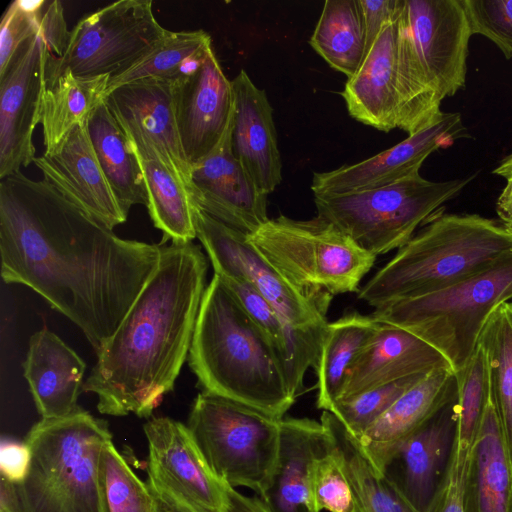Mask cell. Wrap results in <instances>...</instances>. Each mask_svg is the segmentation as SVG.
Segmentation results:
<instances>
[{
	"instance_id": "obj_1",
	"label": "cell",
	"mask_w": 512,
	"mask_h": 512,
	"mask_svg": "<svg viewBox=\"0 0 512 512\" xmlns=\"http://www.w3.org/2000/svg\"><path fill=\"white\" fill-rule=\"evenodd\" d=\"M160 244L122 239L46 180L0 179L1 276L28 286L97 351L157 269Z\"/></svg>"
},
{
	"instance_id": "obj_2",
	"label": "cell",
	"mask_w": 512,
	"mask_h": 512,
	"mask_svg": "<svg viewBox=\"0 0 512 512\" xmlns=\"http://www.w3.org/2000/svg\"><path fill=\"white\" fill-rule=\"evenodd\" d=\"M208 261L193 242L161 245L157 269L113 335L96 351L83 384L101 414L151 416L189 355Z\"/></svg>"
},
{
	"instance_id": "obj_3",
	"label": "cell",
	"mask_w": 512,
	"mask_h": 512,
	"mask_svg": "<svg viewBox=\"0 0 512 512\" xmlns=\"http://www.w3.org/2000/svg\"><path fill=\"white\" fill-rule=\"evenodd\" d=\"M188 363L203 391L274 418L296 400L284 359L217 274L202 298Z\"/></svg>"
},
{
	"instance_id": "obj_4",
	"label": "cell",
	"mask_w": 512,
	"mask_h": 512,
	"mask_svg": "<svg viewBox=\"0 0 512 512\" xmlns=\"http://www.w3.org/2000/svg\"><path fill=\"white\" fill-rule=\"evenodd\" d=\"M112 440L107 421L78 407L60 418H42L25 443L30 462L24 479L1 477L5 512H106L101 463Z\"/></svg>"
},
{
	"instance_id": "obj_5",
	"label": "cell",
	"mask_w": 512,
	"mask_h": 512,
	"mask_svg": "<svg viewBox=\"0 0 512 512\" xmlns=\"http://www.w3.org/2000/svg\"><path fill=\"white\" fill-rule=\"evenodd\" d=\"M512 249V234L491 218L444 213L419 231L358 291L376 308L446 288L486 268Z\"/></svg>"
},
{
	"instance_id": "obj_6",
	"label": "cell",
	"mask_w": 512,
	"mask_h": 512,
	"mask_svg": "<svg viewBox=\"0 0 512 512\" xmlns=\"http://www.w3.org/2000/svg\"><path fill=\"white\" fill-rule=\"evenodd\" d=\"M471 36L462 0H403L397 60L403 126L428 125L443 99L465 89Z\"/></svg>"
},
{
	"instance_id": "obj_7",
	"label": "cell",
	"mask_w": 512,
	"mask_h": 512,
	"mask_svg": "<svg viewBox=\"0 0 512 512\" xmlns=\"http://www.w3.org/2000/svg\"><path fill=\"white\" fill-rule=\"evenodd\" d=\"M192 211L196 237L207 252L214 273L248 282L278 314L287 337L289 383L297 397L305 373L316 366L333 296L297 286L261 254L247 234L194 204Z\"/></svg>"
},
{
	"instance_id": "obj_8",
	"label": "cell",
	"mask_w": 512,
	"mask_h": 512,
	"mask_svg": "<svg viewBox=\"0 0 512 512\" xmlns=\"http://www.w3.org/2000/svg\"><path fill=\"white\" fill-rule=\"evenodd\" d=\"M512 299V249L486 268L441 290L374 308L372 317L407 329L438 350L454 373L478 345L491 312Z\"/></svg>"
},
{
	"instance_id": "obj_9",
	"label": "cell",
	"mask_w": 512,
	"mask_h": 512,
	"mask_svg": "<svg viewBox=\"0 0 512 512\" xmlns=\"http://www.w3.org/2000/svg\"><path fill=\"white\" fill-rule=\"evenodd\" d=\"M474 176L435 182L417 172L376 189L314 195V203L318 217L377 257L405 245Z\"/></svg>"
},
{
	"instance_id": "obj_10",
	"label": "cell",
	"mask_w": 512,
	"mask_h": 512,
	"mask_svg": "<svg viewBox=\"0 0 512 512\" xmlns=\"http://www.w3.org/2000/svg\"><path fill=\"white\" fill-rule=\"evenodd\" d=\"M281 420L202 390L193 401L187 427L218 479L259 496L276 463Z\"/></svg>"
},
{
	"instance_id": "obj_11",
	"label": "cell",
	"mask_w": 512,
	"mask_h": 512,
	"mask_svg": "<svg viewBox=\"0 0 512 512\" xmlns=\"http://www.w3.org/2000/svg\"><path fill=\"white\" fill-rule=\"evenodd\" d=\"M248 238L294 284L332 296L358 292L376 260L375 255L318 216L296 220L280 215Z\"/></svg>"
},
{
	"instance_id": "obj_12",
	"label": "cell",
	"mask_w": 512,
	"mask_h": 512,
	"mask_svg": "<svg viewBox=\"0 0 512 512\" xmlns=\"http://www.w3.org/2000/svg\"><path fill=\"white\" fill-rule=\"evenodd\" d=\"M151 0H120L82 17L59 57L49 56L46 87L65 72L78 77L118 75L139 61L168 32Z\"/></svg>"
},
{
	"instance_id": "obj_13",
	"label": "cell",
	"mask_w": 512,
	"mask_h": 512,
	"mask_svg": "<svg viewBox=\"0 0 512 512\" xmlns=\"http://www.w3.org/2000/svg\"><path fill=\"white\" fill-rule=\"evenodd\" d=\"M50 55L38 32L19 47L0 74V179L21 171L36 158L33 134L41 123Z\"/></svg>"
},
{
	"instance_id": "obj_14",
	"label": "cell",
	"mask_w": 512,
	"mask_h": 512,
	"mask_svg": "<svg viewBox=\"0 0 512 512\" xmlns=\"http://www.w3.org/2000/svg\"><path fill=\"white\" fill-rule=\"evenodd\" d=\"M463 138H471V135L461 114L442 112L426 128L368 159L314 173L311 190L314 195L346 194L393 184L420 172L430 154Z\"/></svg>"
},
{
	"instance_id": "obj_15",
	"label": "cell",
	"mask_w": 512,
	"mask_h": 512,
	"mask_svg": "<svg viewBox=\"0 0 512 512\" xmlns=\"http://www.w3.org/2000/svg\"><path fill=\"white\" fill-rule=\"evenodd\" d=\"M233 114L215 148L191 165L189 195L194 205L247 235L268 220L267 197L235 157L231 133Z\"/></svg>"
},
{
	"instance_id": "obj_16",
	"label": "cell",
	"mask_w": 512,
	"mask_h": 512,
	"mask_svg": "<svg viewBox=\"0 0 512 512\" xmlns=\"http://www.w3.org/2000/svg\"><path fill=\"white\" fill-rule=\"evenodd\" d=\"M457 436V396L407 437L382 472L418 512H429L449 476Z\"/></svg>"
},
{
	"instance_id": "obj_17",
	"label": "cell",
	"mask_w": 512,
	"mask_h": 512,
	"mask_svg": "<svg viewBox=\"0 0 512 512\" xmlns=\"http://www.w3.org/2000/svg\"><path fill=\"white\" fill-rule=\"evenodd\" d=\"M143 429L148 475L208 512H223L226 484L207 465L187 425L170 417H153Z\"/></svg>"
},
{
	"instance_id": "obj_18",
	"label": "cell",
	"mask_w": 512,
	"mask_h": 512,
	"mask_svg": "<svg viewBox=\"0 0 512 512\" xmlns=\"http://www.w3.org/2000/svg\"><path fill=\"white\" fill-rule=\"evenodd\" d=\"M174 106L182 148L193 165L219 143L234 109L231 80L212 47L191 74L174 83Z\"/></svg>"
},
{
	"instance_id": "obj_19",
	"label": "cell",
	"mask_w": 512,
	"mask_h": 512,
	"mask_svg": "<svg viewBox=\"0 0 512 512\" xmlns=\"http://www.w3.org/2000/svg\"><path fill=\"white\" fill-rule=\"evenodd\" d=\"M43 179L91 217L112 229L127 220L92 146L87 126H77L52 153L33 162Z\"/></svg>"
},
{
	"instance_id": "obj_20",
	"label": "cell",
	"mask_w": 512,
	"mask_h": 512,
	"mask_svg": "<svg viewBox=\"0 0 512 512\" xmlns=\"http://www.w3.org/2000/svg\"><path fill=\"white\" fill-rule=\"evenodd\" d=\"M234 116L232 150L256 186L269 195L282 180L273 109L264 90L245 70L231 80Z\"/></svg>"
},
{
	"instance_id": "obj_21",
	"label": "cell",
	"mask_w": 512,
	"mask_h": 512,
	"mask_svg": "<svg viewBox=\"0 0 512 512\" xmlns=\"http://www.w3.org/2000/svg\"><path fill=\"white\" fill-rule=\"evenodd\" d=\"M402 6L403 0L341 93L351 117L384 132L398 128L397 60Z\"/></svg>"
},
{
	"instance_id": "obj_22",
	"label": "cell",
	"mask_w": 512,
	"mask_h": 512,
	"mask_svg": "<svg viewBox=\"0 0 512 512\" xmlns=\"http://www.w3.org/2000/svg\"><path fill=\"white\" fill-rule=\"evenodd\" d=\"M445 366L451 367L445 357L411 331L380 323L353 361L337 401Z\"/></svg>"
},
{
	"instance_id": "obj_23",
	"label": "cell",
	"mask_w": 512,
	"mask_h": 512,
	"mask_svg": "<svg viewBox=\"0 0 512 512\" xmlns=\"http://www.w3.org/2000/svg\"><path fill=\"white\" fill-rule=\"evenodd\" d=\"M327 447L321 422L281 420L276 463L266 489L258 496L270 512H320L313 499L311 472L315 459Z\"/></svg>"
},
{
	"instance_id": "obj_24",
	"label": "cell",
	"mask_w": 512,
	"mask_h": 512,
	"mask_svg": "<svg viewBox=\"0 0 512 512\" xmlns=\"http://www.w3.org/2000/svg\"><path fill=\"white\" fill-rule=\"evenodd\" d=\"M174 83L155 79L130 82L110 91L106 104L118 121L136 125L153 140L189 193L191 165L178 132Z\"/></svg>"
},
{
	"instance_id": "obj_25",
	"label": "cell",
	"mask_w": 512,
	"mask_h": 512,
	"mask_svg": "<svg viewBox=\"0 0 512 512\" xmlns=\"http://www.w3.org/2000/svg\"><path fill=\"white\" fill-rule=\"evenodd\" d=\"M457 396L451 367H438L403 393L359 438L374 465L382 469L398 446Z\"/></svg>"
},
{
	"instance_id": "obj_26",
	"label": "cell",
	"mask_w": 512,
	"mask_h": 512,
	"mask_svg": "<svg viewBox=\"0 0 512 512\" xmlns=\"http://www.w3.org/2000/svg\"><path fill=\"white\" fill-rule=\"evenodd\" d=\"M85 368L82 358L48 328L30 337L23 375L42 418H60L78 409Z\"/></svg>"
},
{
	"instance_id": "obj_27",
	"label": "cell",
	"mask_w": 512,
	"mask_h": 512,
	"mask_svg": "<svg viewBox=\"0 0 512 512\" xmlns=\"http://www.w3.org/2000/svg\"><path fill=\"white\" fill-rule=\"evenodd\" d=\"M118 123L140 165L147 191V209L154 226L163 234L160 245L168 240L172 243L192 242L196 231L193 203L186 186L150 137L134 124Z\"/></svg>"
},
{
	"instance_id": "obj_28",
	"label": "cell",
	"mask_w": 512,
	"mask_h": 512,
	"mask_svg": "<svg viewBox=\"0 0 512 512\" xmlns=\"http://www.w3.org/2000/svg\"><path fill=\"white\" fill-rule=\"evenodd\" d=\"M463 512H512V460L490 401L461 482Z\"/></svg>"
},
{
	"instance_id": "obj_29",
	"label": "cell",
	"mask_w": 512,
	"mask_h": 512,
	"mask_svg": "<svg viewBox=\"0 0 512 512\" xmlns=\"http://www.w3.org/2000/svg\"><path fill=\"white\" fill-rule=\"evenodd\" d=\"M320 422L351 486L355 512H418L374 465L358 438L333 413L323 411Z\"/></svg>"
},
{
	"instance_id": "obj_30",
	"label": "cell",
	"mask_w": 512,
	"mask_h": 512,
	"mask_svg": "<svg viewBox=\"0 0 512 512\" xmlns=\"http://www.w3.org/2000/svg\"><path fill=\"white\" fill-rule=\"evenodd\" d=\"M110 76L78 77L65 72L46 87L41 104L44 153L55 151L77 126H87L106 101Z\"/></svg>"
},
{
	"instance_id": "obj_31",
	"label": "cell",
	"mask_w": 512,
	"mask_h": 512,
	"mask_svg": "<svg viewBox=\"0 0 512 512\" xmlns=\"http://www.w3.org/2000/svg\"><path fill=\"white\" fill-rule=\"evenodd\" d=\"M88 134L102 171L123 212L133 205L147 207L148 198L140 165L129 141L106 101L91 116Z\"/></svg>"
},
{
	"instance_id": "obj_32",
	"label": "cell",
	"mask_w": 512,
	"mask_h": 512,
	"mask_svg": "<svg viewBox=\"0 0 512 512\" xmlns=\"http://www.w3.org/2000/svg\"><path fill=\"white\" fill-rule=\"evenodd\" d=\"M380 322L372 315L348 313L329 322L314 370L317 374V407L329 411L339 399L347 373Z\"/></svg>"
},
{
	"instance_id": "obj_33",
	"label": "cell",
	"mask_w": 512,
	"mask_h": 512,
	"mask_svg": "<svg viewBox=\"0 0 512 512\" xmlns=\"http://www.w3.org/2000/svg\"><path fill=\"white\" fill-rule=\"evenodd\" d=\"M330 67L352 77L365 56L360 0H327L309 40Z\"/></svg>"
},
{
	"instance_id": "obj_34",
	"label": "cell",
	"mask_w": 512,
	"mask_h": 512,
	"mask_svg": "<svg viewBox=\"0 0 512 512\" xmlns=\"http://www.w3.org/2000/svg\"><path fill=\"white\" fill-rule=\"evenodd\" d=\"M212 47L204 30L168 31L139 61L126 71L110 77L107 94L124 84L155 79L176 82L191 74Z\"/></svg>"
},
{
	"instance_id": "obj_35",
	"label": "cell",
	"mask_w": 512,
	"mask_h": 512,
	"mask_svg": "<svg viewBox=\"0 0 512 512\" xmlns=\"http://www.w3.org/2000/svg\"><path fill=\"white\" fill-rule=\"evenodd\" d=\"M486 354L490 401L497 413L512 460V301L499 304L479 336Z\"/></svg>"
},
{
	"instance_id": "obj_36",
	"label": "cell",
	"mask_w": 512,
	"mask_h": 512,
	"mask_svg": "<svg viewBox=\"0 0 512 512\" xmlns=\"http://www.w3.org/2000/svg\"><path fill=\"white\" fill-rule=\"evenodd\" d=\"M457 381V436L453 467L463 474L485 411L490 403L486 354L478 344L465 367L455 374Z\"/></svg>"
},
{
	"instance_id": "obj_37",
	"label": "cell",
	"mask_w": 512,
	"mask_h": 512,
	"mask_svg": "<svg viewBox=\"0 0 512 512\" xmlns=\"http://www.w3.org/2000/svg\"><path fill=\"white\" fill-rule=\"evenodd\" d=\"M101 474L106 512H158L147 483L132 471L112 440L103 451Z\"/></svg>"
},
{
	"instance_id": "obj_38",
	"label": "cell",
	"mask_w": 512,
	"mask_h": 512,
	"mask_svg": "<svg viewBox=\"0 0 512 512\" xmlns=\"http://www.w3.org/2000/svg\"><path fill=\"white\" fill-rule=\"evenodd\" d=\"M426 374L412 375L339 400L329 412L333 413L352 435L359 438L403 393Z\"/></svg>"
},
{
	"instance_id": "obj_39",
	"label": "cell",
	"mask_w": 512,
	"mask_h": 512,
	"mask_svg": "<svg viewBox=\"0 0 512 512\" xmlns=\"http://www.w3.org/2000/svg\"><path fill=\"white\" fill-rule=\"evenodd\" d=\"M311 479L314 503L320 512H355L351 486L329 440L327 449L312 465Z\"/></svg>"
},
{
	"instance_id": "obj_40",
	"label": "cell",
	"mask_w": 512,
	"mask_h": 512,
	"mask_svg": "<svg viewBox=\"0 0 512 512\" xmlns=\"http://www.w3.org/2000/svg\"><path fill=\"white\" fill-rule=\"evenodd\" d=\"M472 35L493 42L506 59L512 58V0H462Z\"/></svg>"
},
{
	"instance_id": "obj_41",
	"label": "cell",
	"mask_w": 512,
	"mask_h": 512,
	"mask_svg": "<svg viewBox=\"0 0 512 512\" xmlns=\"http://www.w3.org/2000/svg\"><path fill=\"white\" fill-rule=\"evenodd\" d=\"M45 0H14L0 22V74L9 66L19 47L39 32Z\"/></svg>"
},
{
	"instance_id": "obj_42",
	"label": "cell",
	"mask_w": 512,
	"mask_h": 512,
	"mask_svg": "<svg viewBox=\"0 0 512 512\" xmlns=\"http://www.w3.org/2000/svg\"><path fill=\"white\" fill-rule=\"evenodd\" d=\"M219 277L246 313L274 344L285 361L288 373L287 337L284 326L272 305L248 282L235 278Z\"/></svg>"
},
{
	"instance_id": "obj_43",
	"label": "cell",
	"mask_w": 512,
	"mask_h": 512,
	"mask_svg": "<svg viewBox=\"0 0 512 512\" xmlns=\"http://www.w3.org/2000/svg\"><path fill=\"white\" fill-rule=\"evenodd\" d=\"M39 33L44 39L51 56H61L69 42L70 31L64 17V8L58 0L45 1Z\"/></svg>"
},
{
	"instance_id": "obj_44",
	"label": "cell",
	"mask_w": 512,
	"mask_h": 512,
	"mask_svg": "<svg viewBox=\"0 0 512 512\" xmlns=\"http://www.w3.org/2000/svg\"><path fill=\"white\" fill-rule=\"evenodd\" d=\"M402 0H360L365 31V55L382 28L400 8Z\"/></svg>"
},
{
	"instance_id": "obj_45",
	"label": "cell",
	"mask_w": 512,
	"mask_h": 512,
	"mask_svg": "<svg viewBox=\"0 0 512 512\" xmlns=\"http://www.w3.org/2000/svg\"><path fill=\"white\" fill-rule=\"evenodd\" d=\"M30 451L26 443L5 441L0 450L1 476L10 483L21 482L27 474Z\"/></svg>"
},
{
	"instance_id": "obj_46",
	"label": "cell",
	"mask_w": 512,
	"mask_h": 512,
	"mask_svg": "<svg viewBox=\"0 0 512 512\" xmlns=\"http://www.w3.org/2000/svg\"><path fill=\"white\" fill-rule=\"evenodd\" d=\"M146 483L156 499L158 512H208L184 499L152 476Z\"/></svg>"
},
{
	"instance_id": "obj_47",
	"label": "cell",
	"mask_w": 512,
	"mask_h": 512,
	"mask_svg": "<svg viewBox=\"0 0 512 512\" xmlns=\"http://www.w3.org/2000/svg\"><path fill=\"white\" fill-rule=\"evenodd\" d=\"M492 173L506 180L496 202V213L501 224L512 234V153L505 156Z\"/></svg>"
},
{
	"instance_id": "obj_48",
	"label": "cell",
	"mask_w": 512,
	"mask_h": 512,
	"mask_svg": "<svg viewBox=\"0 0 512 512\" xmlns=\"http://www.w3.org/2000/svg\"><path fill=\"white\" fill-rule=\"evenodd\" d=\"M463 474H459L452 465L447 481L432 504L429 512H463L461 506V482Z\"/></svg>"
},
{
	"instance_id": "obj_49",
	"label": "cell",
	"mask_w": 512,
	"mask_h": 512,
	"mask_svg": "<svg viewBox=\"0 0 512 512\" xmlns=\"http://www.w3.org/2000/svg\"><path fill=\"white\" fill-rule=\"evenodd\" d=\"M226 505L223 512H270L258 497H249L226 485Z\"/></svg>"
},
{
	"instance_id": "obj_50",
	"label": "cell",
	"mask_w": 512,
	"mask_h": 512,
	"mask_svg": "<svg viewBox=\"0 0 512 512\" xmlns=\"http://www.w3.org/2000/svg\"><path fill=\"white\" fill-rule=\"evenodd\" d=\"M0 512H5V511H3V510H0Z\"/></svg>"
},
{
	"instance_id": "obj_51",
	"label": "cell",
	"mask_w": 512,
	"mask_h": 512,
	"mask_svg": "<svg viewBox=\"0 0 512 512\" xmlns=\"http://www.w3.org/2000/svg\"><path fill=\"white\" fill-rule=\"evenodd\" d=\"M511 301H512V299H511Z\"/></svg>"
}]
</instances>
